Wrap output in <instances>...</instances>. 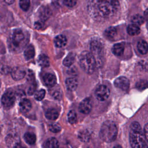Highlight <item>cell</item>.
Returning a JSON list of instances; mask_svg holds the SVG:
<instances>
[{
	"label": "cell",
	"instance_id": "obj_1",
	"mask_svg": "<svg viewBox=\"0 0 148 148\" xmlns=\"http://www.w3.org/2000/svg\"><path fill=\"white\" fill-rule=\"evenodd\" d=\"M88 9L93 16L106 18L112 16L118 10L120 4L117 1H97L91 2Z\"/></svg>",
	"mask_w": 148,
	"mask_h": 148
},
{
	"label": "cell",
	"instance_id": "obj_2",
	"mask_svg": "<svg viewBox=\"0 0 148 148\" xmlns=\"http://www.w3.org/2000/svg\"><path fill=\"white\" fill-rule=\"evenodd\" d=\"M130 143L132 148H148L145 132L136 121L133 122L130 125Z\"/></svg>",
	"mask_w": 148,
	"mask_h": 148
},
{
	"label": "cell",
	"instance_id": "obj_3",
	"mask_svg": "<svg viewBox=\"0 0 148 148\" xmlns=\"http://www.w3.org/2000/svg\"><path fill=\"white\" fill-rule=\"evenodd\" d=\"M117 127L114 122L106 121L101 126L99 131L100 138L106 142H113L117 137Z\"/></svg>",
	"mask_w": 148,
	"mask_h": 148
},
{
	"label": "cell",
	"instance_id": "obj_4",
	"mask_svg": "<svg viewBox=\"0 0 148 148\" xmlns=\"http://www.w3.org/2000/svg\"><path fill=\"white\" fill-rule=\"evenodd\" d=\"M79 64L84 71L91 74L94 72L95 69L97 62L91 53L84 51L79 56Z\"/></svg>",
	"mask_w": 148,
	"mask_h": 148
},
{
	"label": "cell",
	"instance_id": "obj_5",
	"mask_svg": "<svg viewBox=\"0 0 148 148\" xmlns=\"http://www.w3.org/2000/svg\"><path fill=\"white\" fill-rule=\"evenodd\" d=\"M90 49L91 53L94 56L97 64L101 62L102 53L103 51V45L101 41L98 39H94L91 41L90 44Z\"/></svg>",
	"mask_w": 148,
	"mask_h": 148
},
{
	"label": "cell",
	"instance_id": "obj_6",
	"mask_svg": "<svg viewBox=\"0 0 148 148\" xmlns=\"http://www.w3.org/2000/svg\"><path fill=\"white\" fill-rule=\"evenodd\" d=\"M110 94V92L109 88L105 85L99 86L95 91V95L96 98L101 101L106 100L109 98Z\"/></svg>",
	"mask_w": 148,
	"mask_h": 148
},
{
	"label": "cell",
	"instance_id": "obj_7",
	"mask_svg": "<svg viewBox=\"0 0 148 148\" xmlns=\"http://www.w3.org/2000/svg\"><path fill=\"white\" fill-rule=\"evenodd\" d=\"M16 97L12 91H8L3 94L1 98V102L5 108H11L14 103Z\"/></svg>",
	"mask_w": 148,
	"mask_h": 148
},
{
	"label": "cell",
	"instance_id": "obj_8",
	"mask_svg": "<svg viewBox=\"0 0 148 148\" xmlns=\"http://www.w3.org/2000/svg\"><path fill=\"white\" fill-rule=\"evenodd\" d=\"M25 39V35L23 32L18 29L14 31L12 35V43L15 47H19V46L23 42Z\"/></svg>",
	"mask_w": 148,
	"mask_h": 148
},
{
	"label": "cell",
	"instance_id": "obj_9",
	"mask_svg": "<svg viewBox=\"0 0 148 148\" xmlns=\"http://www.w3.org/2000/svg\"><path fill=\"white\" fill-rule=\"evenodd\" d=\"M114 84L117 88L123 91H127L130 87V82L127 77L120 76L114 80Z\"/></svg>",
	"mask_w": 148,
	"mask_h": 148
},
{
	"label": "cell",
	"instance_id": "obj_10",
	"mask_svg": "<svg viewBox=\"0 0 148 148\" xmlns=\"http://www.w3.org/2000/svg\"><path fill=\"white\" fill-rule=\"evenodd\" d=\"M92 105L91 102L90 98H87L83 99L79 104V110L83 114H88L91 110Z\"/></svg>",
	"mask_w": 148,
	"mask_h": 148
},
{
	"label": "cell",
	"instance_id": "obj_11",
	"mask_svg": "<svg viewBox=\"0 0 148 148\" xmlns=\"http://www.w3.org/2000/svg\"><path fill=\"white\" fill-rule=\"evenodd\" d=\"M25 75V72L19 67H15L12 69L11 76L14 80H19L22 79Z\"/></svg>",
	"mask_w": 148,
	"mask_h": 148
},
{
	"label": "cell",
	"instance_id": "obj_12",
	"mask_svg": "<svg viewBox=\"0 0 148 148\" xmlns=\"http://www.w3.org/2000/svg\"><path fill=\"white\" fill-rule=\"evenodd\" d=\"M43 80L44 83L49 87H53L56 84V77L51 73H46L43 77Z\"/></svg>",
	"mask_w": 148,
	"mask_h": 148
},
{
	"label": "cell",
	"instance_id": "obj_13",
	"mask_svg": "<svg viewBox=\"0 0 148 148\" xmlns=\"http://www.w3.org/2000/svg\"><path fill=\"white\" fill-rule=\"evenodd\" d=\"M6 143L8 146L10 147H14L17 144L20 143V138L17 135L14 134H9L6 138Z\"/></svg>",
	"mask_w": 148,
	"mask_h": 148
},
{
	"label": "cell",
	"instance_id": "obj_14",
	"mask_svg": "<svg viewBox=\"0 0 148 148\" xmlns=\"http://www.w3.org/2000/svg\"><path fill=\"white\" fill-rule=\"evenodd\" d=\"M19 107H20V110L23 112V113H27L28 112L31 108H32V105L29 100L28 99H23L19 104Z\"/></svg>",
	"mask_w": 148,
	"mask_h": 148
},
{
	"label": "cell",
	"instance_id": "obj_15",
	"mask_svg": "<svg viewBox=\"0 0 148 148\" xmlns=\"http://www.w3.org/2000/svg\"><path fill=\"white\" fill-rule=\"evenodd\" d=\"M65 85L68 90L74 91L77 87L78 82L77 79L74 77H69L66 79Z\"/></svg>",
	"mask_w": 148,
	"mask_h": 148
},
{
	"label": "cell",
	"instance_id": "obj_16",
	"mask_svg": "<svg viewBox=\"0 0 148 148\" xmlns=\"http://www.w3.org/2000/svg\"><path fill=\"white\" fill-rule=\"evenodd\" d=\"M43 146L44 148H58L59 143L55 138H50L44 142Z\"/></svg>",
	"mask_w": 148,
	"mask_h": 148
},
{
	"label": "cell",
	"instance_id": "obj_17",
	"mask_svg": "<svg viewBox=\"0 0 148 148\" xmlns=\"http://www.w3.org/2000/svg\"><path fill=\"white\" fill-rule=\"evenodd\" d=\"M51 15V12L47 6H42L39 12V16L41 21H46L47 20Z\"/></svg>",
	"mask_w": 148,
	"mask_h": 148
},
{
	"label": "cell",
	"instance_id": "obj_18",
	"mask_svg": "<svg viewBox=\"0 0 148 148\" xmlns=\"http://www.w3.org/2000/svg\"><path fill=\"white\" fill-rule=\"evenodd\" d=\"M45 116L49 120H55L58 117L59 112L56 109L50 108L46 110L45 113Z\"/></svg>",
	"mask_w": 148,
	"mask_h": 148
},
{
	"label": "cell",
	"instance_id": "obj_19",
	"mask_svg": "<svg viewBox=\"0 0 148 148\" xmlns=\"http://www.w3.org/2000/svg\"><path fill=\"white\" fill-rule=\"evenodd\" d=\"M54 44L57 47H62L65 46L67 43L66 37L63 35H59L54 39Z\"/></svg>",
	"mask_w": 148,
	"mask_h": 148
},
{
	"label": "cell",
	"instance_id": "obj_20",
	"mask_svg": "<svg viewBox=\"0 0 148 148\" xmlns=\"http://www.w3.org/2000/svg\"><path fill=\"white\" fill-rule=\"evenodd\" d=\"M24 56L26 60H29L34 57L35 49L32 45H30L26 47L24 51Z\"/></svg>",
	"mask_w": 148,
	"mask_h": 148
},
{
	"label": "cell",
	"instance_id": "obj_21",
	"mask_svg": "<svg viewBox=\"0 0 148 148\" xmlns=\"http://www.w3.org/2000/svg\"><path fill=\"white\" fill-rule=\"evenodd\" d=\"M124 51V45L123 43H116L112 47L113 53L117 56H121Z\"/></svg>",
	"mask_w": 148,
	"mask_h": 148
},
{
	"label": "cell",
	"instance_id": "obj_22",
	"mask_svg": "<svg viewBox=\"0 0 148 148\" xmlns=\"http://www.w3.org/2000/svg\"><path fill=\"white\" fill-rule=\"evenodd\" d=\"M38 63L42 67L49 66L50 64V61L48 56L44 54L39 55L38 58Z\"/></svg>",
	"mask_w": 148,
	"mask_h": 148
},
{
	"label": "cell",
	"instance_id": "obj_23",
	"mask_svg": "<svg viewBox=\"0 0 148 148\" xmlns=\"http://www.w3.org/2000/svg\"><path fill=\"white\" fill-rule=\"evenodd\" d=\"M78 138L81 141L84 142H87L90 140L91 138V135L88 130H84L79 132L78 134Z\"/></svg>",
	"mask_w": 148,
	"mask_h": 148
},
{
	"label": "cell",
	"instance_id": "obj_24",
	"mask_svg": "<svg viewBox=\"0 0 148 148\" xmlns=\"http://www.w3.org/2000/svg\"><path fill=\"white\" fill-rule=\"evenodd\" d=\"M127 31L128 34L131 36L138 35L140 32V28L139 27V26H138L135 24H130L127 27Z\"/></svg>",
	"mask_w": 148,
	"mask_h": 148
},
{
	"label": "cell",
	"instance_id": "obj_25",
	"mask_svg": "<svg viewBox=\"0 0 148 148\" xmlns=\"http://www.w3.org/2000/svg\"><path fill=\"white\" fill-rule=\"evenodd\" d=\"M137 49L140 53L145 54L148 52V44L143 40H140L137 44Z\"/></svg>",
	"mask_w": 148,
	"mask_h": 148
},
{
	"label": "cell",
	"instance_id": "obj_26",
	"mask_svg": "<svg viewBox=\"0 0 148 148\" xmlns=\"http://www.w3.org/2000/svg\"><path fill=\"white\" fill-rule=\"evenodd\" d=\"M75 60V54L74 53H69L67 56L64 58L63 60V64L66 66H71Z\"/></svg>",
	"mask_w": 148,
	"mask_h": 148
},
{
	"label": "cell",
	"instance_id": "obj_27",
	"mask_svg": "<svg viewBox=\"0 0 148 148\" xmlns=\"http://www.w3.org/2000/svg\"><path fill=\"white\" fill-rule=\"evenodd\" d=\"M24 138L25 141L29 145H32V144L35 143L36 142V135L34 133L30 132H26L24 134Z\"/></svg>",
	"mask_w": 148,
	"mask_h": 148
},
{
	"label": "cell",
	"instance_id": "obj_28",
	"mask_svg": "<svg viewBox=\"0 0 148 148\" xmlns=\"http://www.w3.org/2000/svg\"><path fill=\"white\" fill-rule=\"evenodd\" d=\"M104 34L106 38L109 39H112L116 35L117 29L113 27H110L105 29Z\"/></svg>",
	"mask_w": 148,
	"mask_h": 148
},
{
	"label": "cell",
	"instance_id": "obj_29",
	"mask_svg": "<svg viewBox=\"0 0 148 148\" xmlns=\"http://www.w3.org/2000/svg\"><path fill=\"white\" fill-rule=\"evenodd\" d=\"M131 21L132 24L139 26L144 23L145 18L140 14H135L132 16Z\"/></svg>",
	"mask_w": 148,
	"mask_h": 148
},
{
	"label": "cell",
	"instance_id": "obj_30",
	"mask_svg": "<svg viewBox=\"0 0 148 148\" xmlns=\"http://www.w3.org/2000/svg\"><path fill=\"white\" fill-rule=\"evenodd\" d=\"M67 119L68 122L72 124L76 123L77 121V114L75 110H71L68 112Z\"/></svg>",
	"mask_w": 148,
	"mask_h": 148
},
{
	"label": "cell",
	"instance_id": "obj_31",
	"mask_svg": "<svg viewBox=\"0 0 148 148\" xmlns=\"http://www.w3.org/2000/svg\"><path fill=\"white\" fill-rule=\"evenodd\" d=\"M136 87L139 90H143L148 87V82L145 80H141L136 83Z\"/></svg>",
	"mask_w": 148,
	"mask_h": 148
},
{
	"label": "cell",
	"instance_id": "obj_32",
	"mask_svg": "<svg viewBox=\"0 0 148 148\" xmlns=\"http://www.w3.org/2000/svg\"><path fill=\"white\" fill-rule=\"evenodd\" d=\"M45 94H46L45 90L43 89H40L36 91V92L35 93V95H34L35 99L38 101H41L45 97Z\"/></svg>",
	"mask_w": 148,
	"mask_h": 148
},
{
	"label": "cell",
	"instance_id": "obj_33",
	"mask_svg": "<svg viewBox=\"0 0 148 148\" xmlns=\"http://www.w3.org/2000/svg\"><path fill=\"white\" fill-rule=\"evenodd\" d=\"M20 8L24 11H27L30 6V1L29 0H21L19 1Z\"/></svg>",
	"mask_w": 148,
	"mask_h": 148
},
{
	"label": "cell",
	"instance_id": "obj_34",
	"mask_svg": "<svg viewBox=\"0 0 148 148\" xmlns=\"http://www.w3.org/2000/svg\"><path fill=\"white\" fill-rule=\"evenodd\" d=\"M49 130L52 132H58L61 131V128L60 125L57 123L51 124L49 126Z\"/></svg>",
	"mask_w": 148,
	"mask_h": 148
},
{
	"label": "cell",
	"instance_id": "obj_35",
	"mask_svg": "<svg viewBox=\"0 0 148 148\" xmlns=\"http://www.w3.org/2000/svg\"><path fill=\"white\" fill-rule=\"evenodd\" d=\"M139 64L143 71H148V60H142L139 62Z\"/></svg>",
	"mask_w": 148,
	"mask_h": 148
},
{
	"label": "cell",
	"instance_id": "obj_36",
	"mask_svg": "<svg viewBox=\"0 0 148 148\" xmlns=\"http://www.w3.org/2000/svg\"><path fill=\"white\" fill-rule=\"evenodd\" d=\"M36 83H32L29 87L28 88V90H27V92L28 95H32L34 92H36Z\"/></svg>",
	"mask_w": 148,
	"mask_h": 148
},
{
	"label": "cell",
	"instance_id": "obj_37",
	"mask_svg": "<svg viewBox=\"0 0 148 148\" xmlns=\"http://www.w3.org/2000/svg\"><path fill=\"white\" fill-rule=\"evenodd\" d=\"M62 2L65 5H66L68 7H73L76 3V1H72V0H69H69H65V1H63Z\"/></svg>",
	"mask_w": 148,
	"mask_h": 148
},
{
	"label": "cell",
	"instance_id": "obj_38",
	"mask_svg": "<svg viewBox=\"0 0 148 148\" xmlns=\"http://www.w3.org/2000/svg\"><path fill=\"white\" fill-rule=\"evenodd\" d=\"M1 72H2V73H3L4 74H7V73H9V72L11 73L12 70L9 67L4 66L3 67H2L1 68Z\"/></svg>",
	"mask_w": 148,
	"mask_h": 148
},
{
	"label": "cell",
	"instance_id": "obj_39",
	"mask_svg": "<svg viewBox=\"0 0 148 148\" xmlns=\"http://www.w3.org/2000/svg\"><path fill=\"white\" fill-rule=\"evenodd\" d=\"M53 97L56 99H60L61 98V92L58 91H56L53 94Z\"/></svg>",
	"mask_w": 148,
	"mask_h": 148
},
{
	"label": "cell",
	"instance_id": "obj_40",
	"mask_svg": "<svg viewBox=\"0 0 148 148\" xmlns=\"http://www.w3.org/2000/svg\"><path fill=\"white\" fill-rule=\"evenodd\" d=\"M43 23L42 21H37L35 23V27L36 29H40L41 28L43 27Z\"/></svg>",
	"mask_w": 148,
	"mask_h": 148
},
{
	"label": "cell",
	"instance_id": "obj_41",
	"mask_svg": "<svg viewBox=\"0 0 148 148\" xmlns=\"http://www.w3.org/2000/svg\"><path fill=\"white\" fill-rule=\"evenodd\" d=\"M144 132H145V134L146 139H147V142H148V123L146 124L145 125V128H144Z\"/></svg>",
	"mask_w": 148,
	"mask_h": 148
},
{
	"label": "cell",
	"instance_id": "obj_42",
	"mask_svg": "<svg viewBox=\"0 0 148 148\" xmlns=\"http://www.w3.org/2000/svg\"><path fill=\"white\" fill-rule=\"evenodd\" d=\"M13 148H25L24 146H23L21 143H19L18 144H17Z\"/></svg>",
	"mask_w": 148,
	"mask_h": 148
},
{
	"label": "cell",
	"instance_id": "obj_43",
	"mask_svg": "<svg viewBox=\"0 0 148 148\" xmlns=\"http://www.w3.org/2000/svg\"><path fill=\"white\" fill-rule=\"evenodd\" d=\"M5 3H8V5H11L12 3H13V2H14V1H13V0H8V1H5Z\"/></svg>",
	"mask_w": 148,
	"mask_h": 148
},
{
	"label": "cell",
	"instance_id": "obj_44",
	"mask_svg": "<svg viewBox=\"0 0 148 148\" xmlns=\"http://www.w3.org/2000/svg\"><path fill=\"white\" fill-rule=\"evenodd\" d=\"M145 18H146V20L148 21V9H147L145 12Z\"/></svg>",
	"mask_w": 148,
	"mask_h": 148
},
{
	"label": "cell",
	"instance_id": "obj_45",
	"mask_svg": "<svg viewBox=\"0 0 148 148\" xmlns=\"http://www.w3.org/2000/svg\"><path fill=\"white\" fill-rule=\"evenodd\" d=\"M113 148H122V147L120 146V145H116V146H115Z\"/></svg>",
	"mask_w": 148,
	"mask_h": 148
}]
</instances>
